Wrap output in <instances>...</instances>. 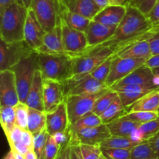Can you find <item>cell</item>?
I'll use <instances>...</instances> for the list:
<instances>
[{"mask_svg":"<svg viewBox=\"0 0 159 159\" xmlns=\"http://www.w3.org/2000/svg\"><path fill=\"white\" fill-rule=\"evenodd\" d=\"M43 80V76L40 69L37 70L25 101V104H26L28 107L40 111H44Z\"/></svg>","mask_w":159,"mask_h":159,"instance_id":"17","label":"cell"},{"mask_svg":"<svg viewBox=\"0 0 159 159\" xmlns=\"http://www.w3.org/2000/svg\"><path fill=\"white\" fill-rule=\"evenodd\" d=\"M99 159H108L107 158V157L105 156V155H103V154H102V155H101V156H100V158H99Z\"/></svg>","mask_w":159,"mask_h":159,"instance_id":"59","label":"cell"},{"mask_svg":"<svg viewBox=\"0 0 159 159\" xmlns=\"http://www.w3.org/2000/svg\"><path fill=\"white\" fill-rule=\"evenodd\" d=\"M70 127L65 100L52 112L47 113L46 130L49 135L68 130Z\"/></svg>","mask_w":159,"mask_h":159,"instance_id":"15","label":"cell"},{"mask_svg":"<svg viewBox=\"0 0 159 159\" xmlns=\"http://www.w3.org/2000/svg\"><path fill=\"white\" fill-rule=\"evenodd\" d=\"M102 124V122L100 117L92 111L84 115L80 119L71 124L68 128V131L69 133H74V132H77L82 129L94 127Z\"/></svg>","mask_w":159,"mask_h":159,"instance_id":"28","label":"cell"},{"mask_svg":"<svg viewBox=\"0 0 159 159\" xmlns=\"http://www.w3.org/2000/svg\"><path fill=\"white\" fill-rule=\"evenodd\" d=\"M139 142L134 141L130 138L111 136L104 140L100 144L101 148H129L131 149Z\"/></svg>","mask_w":159,"mask_h":159,"instance_id":"31","label":"cell"},{"mask_svg":"<svg viewBox=\"0 0 159 159\" xmlns=\"http://www.w3.org/2000/svg\"><path fill=\"white\" fill-rule=\"evenodd\" d=\"M130 159H157V157L148 141H144L132 148Z\"/></svg>","mask_w":159,"mask_h":159,"instance_id":"33","label":"cell"},{"mask_svg":"<svg viewBox=\"0 0 159 159\" xmlns=\"http://www.w3.org/2000/svg\"><path fill=\"white\" fill-rule=\"evenodd\" d=\"M1 125L6 136L16 126L15 107L9 106H1L0 107Z\"/></svg>","mask_w":159,"mask_h":159,"instance_id":"30","label":"cell"},{"mask_svg":"<svg viewBox=\"0 0 159 159\" xmlns=\"http://www.w3.org/2000/svg\"><path fill=\"white\" fill-rule=\"evenodd\" d=\"M37 52L46 54H67L64 49L61 23L54 29L47 32L43 44Z\"/></svg>","mask_w":159,"mask_h":159,"instance_id":"19","label":"cell"},{"mask_svg":"<svg viewBox=\"0 0 159 159\" xmlns=\"http://www.w3.org/2000/svg\"><path fill=\"white\" fill-rule=\"evenodd\" d=\"M25 159H38L37 158V155H36L35 152H34V150H30L26 155H24Z\"/></svg>","mask_w":159,"mask_h":159,"instance_id":"55","label":"cell"},{"mask_svg":"<svg viewBox=\"0 0 159 159\" xmlns=\"http://www.w3.org/2000/svg\"><path fill=\"white\" fill-rule=\"evenodd\" d=\"M37 54L39 69L43 79L63 83L73 75L72 58L68 54L37 53Z\"/></svg>","mask_w":159,"mask_h":159,"instance_id":"3","label":"cell"},{"mask_svg":"<svg viewBox=\"0 0 159 159\" xmlns=\"http://www.w3.org/2000/svg\"><path fill=\"white\" fill-rule=\"evenodd\" d=\"M30 9L34 11L46 32L61 23L58 0H32Z\"/></svg>","mask_w":159,"mask_h":159,"instance_id":"8","label":"cell"},{"mask_svg":"<svg viewBox=\"0 0 159 159\" xmlns=\"http://www.w3.org/2000/svg\"><path fill=\"white\" fill-rule=\"evenodd\" d=\"M151 148L156 155L157 159H159V131L148 140H147Z\"/></svg>","mask_w":159,"mask_h":159,"instance_id":"46","label":"cell"},{"mask_svg":"<svg viewBox=\"0 0 159 159\" xmlns=\"http://www.w3.org/2000/svg\"><path fill=\"white\" fill-rule=\"evenodd\" d=\"M61 6L72 12L93 20L101 10L93 0H58Z\"/></svg>","mask_w":159,"mask_h":159,"instance_id":"18","label":"cell"},{"mask_svg":"<svg viewBox=\"0 0 159 159\" xmlns=\"http://www.w3.org/2000/svg\"><path fill=\"white\" fill-rule=\"evenodd\" d=\"M145 65L151 68L159 67V54L153 55L148 61H146Z\"/></svg>","mask_w":159,"mask_h":159,"instance_id":"51","label":"cell"},{"mask_svg":"<svg viewBox=\"0 0 159 159\" xmlns=\"http://www.w3.org/2000/svg\"><path fill=\"white\" fill-rule=\"evenodd\" d=\"M59 6H60V9H59L60 18L71 27L85 32L91 20L80 14L71 12L65 8L61 6L60 4H59Z\"/></svg>","mask_w":159,"mask_h":159,"instance_id":"26","label":"cell"},{"mask_svg":"<svg viewBox=\"0 0 159 159\" xmlns=\"http://www.w3.org/2000/svg\"><path fill=\"white\" fill-rule=\"evenodd\" d=\"M16 123V126L23 130L27 129L28 122V109L29 107L24 102H20L15 107Z\"/></svg>","mask_w":159,"mask_h":159,"instance_id":"37","label":"cell"},{"mask_svg":"<svg viewBox=\"0 0 159 159\" xmlns=\"http://www.w3.org/2000/svg\"><path fill=\"white\" fill-rule=\"evenodd\" d=\"M43 104L44 112L54 111L65 100L64 85L62 82L43 79Z\"/></svg>","mask_w":159,"mask_h":159,"instance_id":"14","label":"cell"},{"mask_svg":"<svg viewBox=\"0 0 159 159\" xmlns=\"http://www.w3.org/2000/svg\"><path fill=\"white\" fill-rule=\"evenodd\" d=\"M10 150L18 152V153L21 154V155H25L30 150V149H29V148H28L26 144H23V141H20V142H17L16 143V144L11 145ZM31 150H32V149H31Z\"/></svg>","mask_w":159,"mask_h":159,"instance_id":"49","label":"cell"},{"mask_svg":"<svg viewBox=\"0 0 159 159\" xmlns=\"http://www.w3.org/2000/svg\"><path fill=\"white\" fill-rule=\"evenodd\" d=\"M147 16L153 24L159 23V0H157Z\"/></svg>","mask_w":159,"mask_h":159,"instance_id":"44","label":"cell"},{"mask_svg":"<svg viewBox=\"0 0 159 159\" xmlns=\"http://www.w3.org/2000/svg\"><path fill=\"white\" fill-rule=\"evenodd\" d=\"M61 25L64 49L67 54L72 57L84 52L89 48L88 40L85 32L71 27L61 19Z\"/></svg>","mask_w":159,"mask_h":159,"instance_id":"10","label":"cell"},{"mask_svg":"<svg viewBox=\"0 0 159 159\" xmlns=\"http://www.w3.org/2000/svg\"><path fill=\"white\" fill-rule=\"evenodd\" d=\"M46 121L47 113L44 111H40L29 107L27 130L33 134L46 130Z\"/></svg>","mask_w":159,"mask_h":159,"instance_id":"27","label":"cell"},{"mask_svg":"<svg viewBox=\"0 0 159 159\" xmlns=\"http://www.w3.org/2000/svg\"><path fill=\"white\" fill-rule=\"evenodd\" d=\"M139 130L143 141H147L159 131V117L140 125Z\"/></svg>","mask_w":159,"mask_h":159,"instance_id":"36","label":"cell"},{"mask_svg":"<svg viewBox=\"0 0 159 159\" xmlns=\"http://www.w3.org/2000/svg\"><path fill=\"white\" fill-rule=\"evenodd\" d=\"M141 124L131 120L124 116L107 124L110 134L113 136L130 138L134 130L139 128Z\"/></svg>","mask_w":159,"mask_h":159,"instance_id":"23","label":"cell"},{"mask_svg":"<svg viewBox=\"0 0 159 159\" xmlns=\"http://www.w3.org/2000/svg\"><path fill=\"white\" fill-rule=\"evenodd\" d=\"M129 1H130V0H126V2H125V6H126V5H127V3H128V2H129Z\"/></svg>","mask_w":159,"mask_h":159,"instance_id":"60","label":"cell"},{"mask_svg":"<svg viewBox=\"0 0 159 159\" xmlns=\"http://www.w3.org/2000/svg\"><path fill=\"white\" fill-rule=\"evenodd\" d=\"M20 102L16 76L11 69L0 72V104L15 107Z\"/></svg>","mask_w":159,"mask_h":159,"instance_id":"12","label":"cell"},{"mask_svg":"<svg viewBox=\"0 0 159 159\" xmlns=\"http://www.w3.org/2000/svg\"><path fill=\"white\" fill-rule=\"evenodd\" d=\"M48 134L46 130H43L39 133L34 134V144H33V150L35 152L37 158H43V151L46 145L47 140H48Z\"/></svg>","mask_w":159,"mask_h":159,"instance_id":"35","label":"cell"},{"mask_svg":"<svg viewBox=\"0 0 159 159\" xmlns=\"http://www.w3.org/2000/svg\"><path fill=\"white\" fill-rule=\"evenodd\" d=\"M14 153V155H15L16 157V159H25V156L24 155H21V154L18 153V152H14V151H12Z\"/></svg>","mask_w":159,"mask_h":159,"instance_id":"57","label":"cell"},{"mask_svg":"<svg viewBox=\"0 0 159 159\" xmlns=\"http://www.w3.org/2000/svg\"><path fill=\"white\" fill-rule=\"evenodd\" d=\"M31 1L32 0H16L17 3H19L21 6H24V7L27 8V9H29L30 6Z\"/></svg>","mask_w":159,"mask_h":159,"instance_id":"56","label":"cell"},{"mask_svg":"<svg viewBox=\"0 0 159 159\" xmlns=\"http://www.w3.org/2000/svg\"><path fill=\"white\" fill-rule=\"evenodd\" d=\"M111 6H125L126 0H108Z\"/></svg>","mask_w":159,"mask_h":159,"instance_id":"54","label":"cell"},{"mask_svg":"<svg viewBox=\"0 0 159 159\" xmlns=\"http://www.w3.org/2000/svg\"><path fill=\"white\" fill-rule=\"evenodd\" d=\"M102 152L108 159H130L131 149L102 148Z\"/></svg>","mask_w":159,"mask_h":159,"instance_id":"41","label":"cell"},{"mask_svg":"<svg viewBox=\"0 0 159 159\" xmlns=\"http://www.w3.org/2000/svg\"><path fill=\"white\" fill-rule=\"evenodd\" d=\"M110 88L94 94L69 95L65 98L70 125L80 119L84 115L93 111L94 104L98 98L107 93Z\"/></svg>","mask_w":159,"mask_h":159,"instance_id":"7","label":"cell"},{"mask_svg":"<svg viewBox=\"0 0 159 159\" xmlns=\"http://www.w3.org/2000/svg\"><path fill=\"white\" fill-rule=\"evenodd\" d=\"M157 113H158V117H159V107H158V110H157Z\"/></svg>","mask_w":159,"mask_h":159,"instance_id":"61","label":"cell"},{"mask_svg":"<svg viewBox=\"0 0 159 159\" xmlns=\"http://www.w3.org/2000/svg\"><path fill=\"white\" fill-rule=\"evenodd\" d=\"M118 96L119 95L116 91L110 89L107 93L98 98L93 108V112L100 116L109 108V107L116 100Z\"/></svg>","mask_w":159,"mask_h":159,"instance_id":"32","label":"cell"},{"mask_svg":"<svg viewBox=\"0 0 159 159\" xmlns=\"http://www.w3.org/2000/svg\"><path fill=\"white\" fill-rule=\"evenodd\" d=\"M107 89H109L107 84L97 80L89 74L85 76L82 81H80L71 90L68 96L69 95L94 94V93H99Z\"/></svg>","mask_w":159,"mask_h":159,"instance_id":"24","label":"cell"},{"mask_svg":"<svg viewBox=\"0 0 159 159\" xmlns=\"http://www.w3.org/2000/svg\"><path fill=\"white\" fill-rule=\"evenodd\" d=\"M115 55L128 58H143L148 60L152 56L148 40H144L132 43L115 53Z\"/></svg>","mask_w":159,"mask_h":159,"instance_id":"21","label":"cell"},{"mask_svg":"<svg viewBox=\"0 0 159 159\" xmlns=\"http://www.w3.org/2000/svg\"><path fill=\"white\" fill-rule=\"evenodd\" d=\"M16 2H17L16 0H0V14Z\"/></svg>","mask_w":159,"mask_h":159,"instance_id":"52","label":"cell"},{"mask_svg":"<svg viewBox=\"0 0 159 159\" xmlns=\"http://www.w3.org/2000/svg\"><path fill=\"white\" fill-rule=\"evenodd\" d=\"M153 78L154 75L153 72H152V68L148 67L144 64V65L139 67V68L135 69L134 71H132L127 77H125L122 80H120L117 83L115 84L114 85H113L110 89L120 87L126 85L154 83Z\"/></svg>","mask_w":159,"mask_h":159,"instance_id":"22","label":"cell"},{"mask_svg":"<svg viewBox=\"0 0 159 159\" xmlns=\"http://www.w3.org/2000/svg\"><path fill=\"white\" fill-rule=\"evenodd\" d=\"M115 30L92 20L85 31L89 48L96 47L107 41L113 35Z\"/></svg>","mask_w":159,"mask_h":159,"instance_id":"16","label":"cell"},{"mask_svg":"<svg viewBox=\"0 0 159 159\" xmlns=\"http://www.w3.org/2000/svg\"><path fill=\"white\" fill-rule=\"evenodd\" d=\"M152 56L159 54V32L148 40Z\"/></svg>","mask_w":159,"mask_h":159,"instance_id":"45","label":"cell"},{"mask_svg":"<svg viewBox=\"0 0 159 159\" xmlns=\"http://www.w3.org/2000/svg\"><path fill=\"white\" fill-rule=\"evenodd\" d=\"M145 59L120 57L115 55L106 84L109 88L127 77L132 71L145 64Z\"/></svg>","mask_w":159,"mask_h":159,"instance_id":"9","label":"cell"},{"mask_svg":"<svg viewBox=\"0 0 159 159\" xmlns=\"http://www.w3.org/2000/svg\"><path fill=\"white\" fill-rule=\"evenodd\" d=\"M157 0H130L126 6L137 8L146 16L150 12Z\"/></svg>","mask_w":159,"mask_h":159,"instance_id":"42","label":"cell"},{"mask_svg":"<svg viewBox=\"0 0 159 159\" xmlns=\"http://www.w3.org/2000/svg\"><path fill=\"white\" fill-rule=\"evenodd\" d=\"M69 159H83L79 144H70Z\"/></svg>","mask_w":159,"mask_h":159,"instance_id":"47","label":"cell"},{"mask_svg":"<svg viewBox=\"0 0 159 159\" xmlns=\"http://www.w3.org/2000/svg\"><path fill=\"white\" fill-rule=\"evenodd\" d=\"M159 107V90L144 95L134 103L127 107V113L138 111L157 112Z\"/></svg>","mask_w":159,"mask_h":159,"instance_id":"25","label":"cell"},{"mask_svg":"<svg viewBox=\"0 0 159 159\" xmlns=\"http://www.w3.org/2000/svg\"><path fill=\"white\" fill-rule=\"evenodd\" d=\"M28 9L16 2L0 14V37L6 43L24 40V27Z\"/></svg>","mask_w":159,"mask_h":159,"instance_id":"2","label":"cell"},{"mask_svg":"<svg viewBox=\"0 0 159 159\" xmlns=\"http://www.w3.org/2000/svg\"><path fill=\"white\" fill-rule=\"evenodd\" d=\"M127 12L126 6H110L101 9L93 20L116 29L120 23Z\"/></svg>","mask_w":159,"mask_h":159,"instance_id":"20","label":"cell"},{"mask_svg":"<svg viewBox=\"0 0 159 159\" xmlns=\"http://www.w3.org/2000/svg\"><path fill=\"white\" fill-rule=\"evenodd\" d=\"M93 1L96 3V5H97L101 9H104V8H106L107 6H110V3H109L108 0H93Z\"/></svg>","mask_w":159,"mask_h":159,"instance_id":"53","label":"cell"},{"mask_svg":"<svg viewBox=\"0 0 159 159\" xmlns=\"http://www.w3.org/2000/svg\"><path fill=\"white\" fill-rule=\"evenodd\" d=\"M127 6V12L122 21L109 40L97 46L110 47L114 54L127 42L141 35L153 26V23L141 11L131 6Z\"/></svg>","mask_w":159,"mask_h":159,"instance_id":"1","label":"cell"},{"mask_svg":"<svg viewBox=\"0 0 159 159\" xmlns=\"http://www.w3.org/2000/svg\"><path fill=\"white\" fill-rule=\"evenodd\" d=\"M38 69L39 64L37 52H34L30 57L20 61L18 64L14 65L11 68L16 76L20 102L25 103L28 92L34 80V75L36 71Z\"/></svg>","mask_w":159,"mask_h":159,"instance_id":"5","label":"cell"},{"mask_svg":"<svg viewBox=\"0 0 159 159\" xmlns=\"http://www.w3.org/2000/svg\"><path fill=\"white\" fill-rule=\"evenodd\" d=\"M114 57V54L110 56V57H109L107 60H105L102 64H100L96 69L93 70L90 73V75L93 78L97 79V80L100 81V82H103V83H106L109 77V75H110L112 62H113Z\"/></svg>","mask_w":159,"mask_h":159,"instance_id":"34","label":"cell"},{"mask_svg":"<svg viewBox=\"0 0 159 159\" xmlns=\"http://www.w3.org/2000/svg\"><path fill=\"white\" fill-rule=\"evenodd\" d=\"M22 141L23 144H26L29 149H33V144H34V134L30 131L26 129L23 130V136H22Z\"/></svg>","mask_w":159,"mask_h":159,"instance_id":"48","label":"cell"},{"mask_svg":"<svg viewBox=\"0 0 159 159\" xmlns=\"http://www.w3.org/2000/svg\"><path fill=\"white\" fill-rule=\"evenodd\" d=\"M127 113L126 107L123 105L120 96L109 107V108L101 115L100 117L102 124H107L115 120L120 116H124Z\"/></svg>","mask_w":159,"mask_h":159,"instance_id":"29","label":"cell"},{"mask_svg":"<svg viewBox=\"0 0 159 159\" xmlns=\"http://www.w3.org/2000/svg\"><path fill=\"white\" fill-rule=\"evenodd\" d=\"M46 34L34 11L29 8L24 27V40L37 52L43 44Z\"/></svg>","mask_w":159,"mask_h":159,"instance_id":"13","label":"cell"},{"mask_svg":"<svg viewBox=\"0 0 159 159\" xmlns=\"http://www.w3.org/2000/svg\"><path fill=\"white\" fill-rule=\"evenodd\" d=\"M69 152H70V143L63 146L59 152L58 155L56 159H69Z\"/></svg>","mask_w":159,"mask_h":159,"instance_id":"50","label":"cell"},{"mask_svg":"<svg viewBox=\"0 0 159 159\" xmlns=\"http://www.w3.org/2000/svg\"><path fill=\"white\" fill-rule=\"evenodd\" d=\"M61 147L55 141L54 136L48 134L42 159H56Z\"/></svg>","mask_w":159,"mask_h":159,"instance_id":"38","label":"cell"},{"mask_svg":"<svg viewBox=\"0 0 159 159\" xmlns=\"http://www.w3.org/2000/svg\"><path fill=\"white\" fill-rule=\"evenodd\" d=\"M114 54L110 47L88 48L84 52L72 56L73 75H89Z\"/></svg>","mask_w":159,"mask_h":159,"instance_id":"4","label":"cell"},{"mask_svg":"<svg viewBox=\"0 0 159 159\" xmlns=\"http://www.w3.org/2000/svg\"><path fill=\"white\" fill-rule=\"evenodd\" d=\"M83 159H99L102 154L100 144H79Z\"/></svg>","mask_w":159,"mask_h":159,"instance_id":"40","label":"cell"},{"mask_svg":"<svg viewBox=\"0 0 159 159\" xmlns=\"http://www.w3.org/2000/svg\"><path fill=\"white\" fill-rule=\"evenodd\" d=\"M70 134V144H100L102 141L111 136L107 124L82 129Z\"/></svg>","mask_w":159,"mask_h":159,"instance_id":"11","label":"cell"},{"mask_svg":"<svg viewBox=\"0 0 159 159\" xmlns=\"http://www.w3.org/2000/svg\"><path fill=\"white\" fill-rule=\"evenodd\" d=\"M124 116L131 120L138 122L142 124L147 123L148 121L155 120L158 117L157 112H146V111H138V112H130L124 115Z\"/></svg>","mask_w":159,"mask_h":159,"instance_id":"39","label":"cell"},{"mask_svg":"<svg viewBox=\"0 0 159 159\" xmlns=\"http://www.w3.org/2000/svg\"><path fill=\"white\" fill-rule=\"evenodd\" d=\"M34 51L24 40L21 41L0 43V71L11 69L20 61L30 57Z\"/></svg>","mask_w":159,"mask_h":159,"instance_id":"6","label":"cell"},{"mask_svg":"<svg viewBox=\"0 0 159 159\" xmlns=\"http://www.w3.org/2000/svg\"><path fill=\"white\" fill-rule=\"evenodd\" d=\"M23 129L20 128L18 126H15L13 129L9 132V134L6 135V138L8 140L9 146L16 144L17 142L22 141V136H23Z\"/></svg>","mask_w":159,"mask_h":159,"instance_id":"43","label":"cell"},{"mask_svg":"<svg viewBox=\"0 0 159 159\" xmlns=\"http://www.w3.org/2000/svg\"><path fill=\"white\" fill-rule=\"evenodd\" d=\"M152 72H153L154 75H156L159 77V67H157V68H152Z\"/></svg>","mask_w":159,"mask_h":159,"instance_id":"58","label":"cell"}]
</instances>
